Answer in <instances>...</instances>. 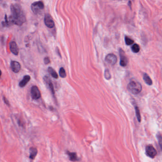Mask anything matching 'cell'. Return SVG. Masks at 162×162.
<instances>
[{"instance_id": "6da1fadb", "label": "cell", "mask_w": 162, "mask_h": 162, "mask_svg": "<svg viewBox=\"0 0 162 162\" xmlns=\"http://www.w3.org/2000/svg\"><path fill=\"white\" fill-rule=\"evenodd\" d=\"M11 16L10 19L11 24L22 26L25 22V15L21 6L18 4H12L11 6Z\"/></svg>"}, {"instance_id": "7a4b0ae2", "label": "cell", "mask_w": 162, "mask_h": 162, "mask_svg": "<svg viewBox=\"0 0 162 162\" xmlns=\"http://www.w3.org/2000/svg\"><path fill=\"white\" fill-rule=\"evenodd\" d=\"M128 89L134 95H138L141 92L142 86L137 81H131L128 85Z\"/></svg>"}, {"instance_id": "3957f363", "label": "cell", "mask_w": 162, "mask_h": 162, "mask_svg": "<svg viewBox=\"0 0 162 162\" xmlns=\"http://www.w3.org/2000/svg\"><path fill=\"white\" fill-rule=\"evenodd\" d=\"M44 5L42 1H36L33 3L31 6L32 11L34 14H37L43 10Z\"/></svg>"}, {"instance_id": "277c9868", "label": "cell", "mask_w": 162, "mask_h": 162, "mask_svg": "<svg viewBox=\"0 0 162 162\" xmlns=\"http://www.w3.org/2000/svg\"><path fill=\"white\" fill-rule=\"evenodd\" d=\"M146 155L148 157L154 158L155 156L157 155V151L156 149L154 148V146L151 145H149L147 146L146 148Z\"/></svg>"}, {"instance_id": "5b68a950", "label": "cell", "mask_w": 162, "mask_h": 162, "mask_svg": "<svg viewBox=\"0 0 162 162\" xmlns=\"http://www.w3.org/2000/svg\"><path fill=\"white\" fill-rule=\"evenodd\" d=\"M119 54L120 57V65L121 67H126L128 63V60L127 59L126 54L123 50L121 49H119Z\"/></svg>"}, {"instance_id": "8992f818", "label": "cell", "mask_w": 162, "mask_h": 162, "mask_svg": "<svg viewBox=\"0 0 162 162\" xmlns=\"http://www.w3.org/2000/svg\"><path fill=\"white\" fill-rule=\"evenodd\" d=\"M31 95L34 100H38L41 97L40 91L36 86H33L31 89Z\"/></svg>"}, {"instance_id": "52a82bcc", "label": "cell", "mask_w": 162, "mask_h": 162, "mask_svg": "<svg viewBox=\"0 0 162 162\" xmlns=\"http://www.w3.org/2000/svg\"><path fill=\"white\" fill-rule=\"evenodd\" d=\"M43 80L45 84L47 86V88L49 90L51 93L53 95H54V88L53 85L52 84V81L50 80V79L49 78V76H45L44 77Z\"/></svg>"}, {"instance_id": "ba28073f", "label": "cell", "mask_w": 162, "mask_h": 162, "mask_svg": "<svg viewBox=\"0 0 162 162\" xmlns=\"http://www.w3.org/2000/svg\"><path fill=\"white\" fill-rule=\"evenodd\" d=\"M44 22L46 26L48 28L51 29L54 27V23L53 19H52V17L49 14L45 15L44 18Z\"/></svg>"}, {"instance_id": "9c48e42d", "label": "cell", "mask_w": 162, "mask_h": 162, "mask_svg": "<svg viewBox=\"0 0 162 162\" xmlns=\"http://www.w3.org/2000/svg\"><path fill=\"white\" fill-rule=\"evenodd\" d=\"M105 60L108 64L111 65H115L117 62V57L115 54H109L105 57Z\"/></svg>"}, {"instance_id": "30bf717a", "label": "cell", "mask_w": 162, "mask_h": 162, "mask_svg": "<svg viewBox=\"0 0 162 162\" xmlns=\"http://www.w3.org/2000/svg\"><path fill=\"white\" fill-rule=\"evenodd\" d=\"M11 67L12 71L15 73H19L21 70V65L17 61H12L11 62Z\"/></svg>"}, {"instance_id": "8fae6325", "label": "cell", "mask_w": 162, "mask_h": 162, "mask_svg": "<svg viewBox=\"0 0 162 162\" xmlns=\"http://www.w3.org/2000/svg\"><path fill=\"white\" fill-rule=\"evenodd\" d=\"M10 50L12 53L14 54L15 55L18 54L19 49L18 47L17 46V44L15 42L12 41L10 43Z\"/></svg>"}, {"instance_id": "7c38bea8", "label": "cell", "mask_w": 162, "mask_h": 162, "mask_svg": "<svg viewBox=\"0 0 162 162\" xmlns=\"http://www.w3.org/2000/svg\"><path fill=\"white\" fill-rule=\"evenodd\" d=\"M67 154L69 157V160L72 162H76L78 161L77 155L75 152H67Z\"/></svg>"}, {"instance_id": "4fadbf2b", "label": "cell", "mask_w": 162, "mask_h": 162, "mask_svg": "<svg viewBox=\"0 0 162 162\" xmlns=\"http://www.w3.org/2000/svg\"><path fill=\"white\" fill-rule=\"evenodd\" d=\"M38 154V150L36 148H30L29 149V158L30 159L34 160L35 158L37 155Z\"/></svg>"}, {"instance_id": "5bb4252c", "label": "cell", "mask_w": 162, "mask_h": 162, "mask_svg": "<svg viewBox=\"0 0 162 162\" xmlns=\"http://www.w3.org/2000/svg\"><path fill=\"white\" fill-rule=\"evenodd\" d=\"M30 77L29 75H25L24 76L23 79L19 82V86L21 87H24L30 81Z\"/></svg>"}, {"instance_id": "9a60e30c", "label": "cell", "mask_w": 162, "mask_h": 162, "mask_svg": "<svg viewBox=\"0 0 162 162\" xmlns=\"http://www.w3.org/2000/svg\"><path fill=\"white\" fill-rule=\"evenodd\" d=\"M143 79L147 85H151L153 84L152 80L150 78V77L147 74H145L143 75Z\"/></svg>"}, {"instance_id": "2e32d148", "label": "cell", "mask_w": 162, "mask_h": 162, "mask_svg": "<svg viewBox=\"0 0 162 162\" xmlns=\"http://www.w3.org/2000/svg\"><path fill=\"white\" fill-rule=\"evenodd\" d=\"M48 72H49V73L50 74V75L56 79L58 78V75L57 74L56 71L54 70L53 68L51 67H49V68H48Z\"/></svg>"}, {"instance_id": "e0dca14e", "label": "cell", "mask_w": 162, "mask_h": 162, "mask_svg": "<svg viewBox=\"0 0 162 162\" xmlns=\"http://www.w3.org/2000/svg\"><path fill=\"white\" fill-rule=\"evenodd\" d=\"M135 114H136V117H137V120H138V122H141V115L140 113V110H139V108L137 106H135Z\"/></svg>"}, {"instance_id": "ac0fdd59", "label": "cell", "mask_w": 162, "mask_h": 162, "mask_svg": "<svg viewBox=\"0 0 162 162\" xmlns=\"http://www.w3.org/2000/svg\"><path fill=\"white\" fill-rule=\"evenodd\" d=\"M131 50H132V52L135 53H137L138 52H139L140 51V47H139V45H138L137 44H134L131 47Z\"/></svg>"}, {"instance_id": "d6986e66", "label": "cell", "mask_w": 162, "mask_h": 162, "mask_svg": "<svg viewBox=\"0 0 162 162\" xmlns=\"http://www.w3.org/2000/svg\"><path fill=\"white\" fill-rule=\"evenodd\" d=\"M59 74V75L61 77L63 78H65L67 76V74H66L65 70L63 67L60 68Z\"/></svg>"}, {"instance_id": "ffe728a7", "label": "cell", "mask_w": 162, "mask_h": 162, "mask_svg": "<svg viewBox=\"0 0 162 162\" xmlns=\"http://www.w3.org/2000/svg\"><path fill=\"white\" fill-rule=\"evenodd\" d=\"M104 77L108 80H110L111 79V74L108 69H105V70L104 71Z\"/></svg>"}, {"instance_id": "44dd1931", "label": "cell", "mask_w": 162, "mask_h": 162, "mask_svg": "<svg viewBox=\"0 0 162 162\" xmlns=\"http://www.w3.org/2000/svg\"><path fill=\"white\" fill-rule=\"evenodd\" d=\"M125 42L127 45H132L134 42V40H132V39H131L130 38H128V37H125Z\"/></svg>"}, {"instance_id": "7402d4cb", "label": "cell", "mask_w": 162, "mask_h": 162, "mask_svg": "<svg viewBox=\"0 0 162 162\" xmlns=\"http://www.w3.org/2000/svg\"><path fill=\"white\" fill-rule=\"evenodd\" d=\"M156 136H157V139L158 141L160 147L161 148L162 150V135L160 133H158Z\"/></svg>"}, {"instance_id": "603a6c76", "label": "cell", "mask_w": 162, "mask_h": 162, "mask_svg": "<svg viewBox=\"0 0 162 162\" xmlns=\"http://www.w3.org/2000/svg\"><path fill=\"white\" fill-rule=\"evenodd\" d=\"M44 61V63L46 65H48L50 63V59L48 57H45Z\"/></svg>"}, {"instance_id": "cb8c5ba5", "label": "cell", "mask_w": 162, "mask_h": 162, "mask_svg": "<svg viewBox=\"0 0 162 162\" xmlns=\"http://www.w3.org/2000/svg\"><path fill=\"white\" fill-rule=\"evenodd\" d=\"M4 103H5L7 105H10V104H9V103L8 100L6 99V98H5V97H4Z\"/></svg>"}, {"instance_id": "d4e9b609", "label": "cell", "mask_w": 162, "mask_h": 162, "mask_svg": "<svg viewBox=\"0 0 162 162\" xmlns=\"http://www.w3.org/2000/svg\"><path fill=\"white\" fill-rule=\"evenodd\" d=\"M57 53H58V55H59L60 57H61L60 54L59 53V49H57Z\"/></svg>"}, {"instance_id": "484cf974", "label": "cell", "mask_w": 162, "mask_h": 162, "mask_svg": "<svg viewBox=\"0 0 162 162\" xmlns=\"http://www.w3.org/2000/svg\"><path fill=\"white\" fill-rule=\"evenodd\" d=\"M1 70H0V77H1Z\"/></svg>"}]
</instances>
